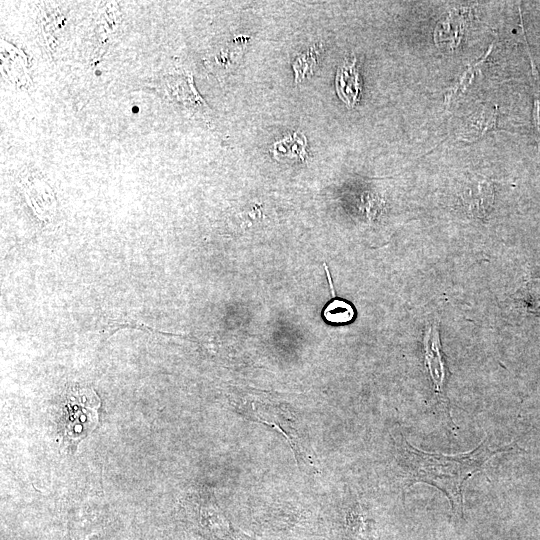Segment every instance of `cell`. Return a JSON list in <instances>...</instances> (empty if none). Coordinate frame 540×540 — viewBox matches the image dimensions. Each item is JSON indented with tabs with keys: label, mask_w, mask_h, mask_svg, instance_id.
Returning a JSON list of instances; mask_svg holds the SVG:
<instances>
[{
	"label": "cell",
	"mask_w": 540,
	"mask_h": 540,
	"mask_svg": "<svg viewBox=\"0 0 540 540\" xmlns=\"http://www.w3.org/2000/svg\"><path fill=\"white\" fill-rule=\"evenodd\" d=\"M486 440L471 451L446 455L419 450L402 439V464L408 485L426 483L441 490L455 513L462 515L465 482L478 473L496 454Z\"/></svg>",
	"instance_id": "obj_1"
},
{
	"label": "cell",
	"mask_w": 540,
	"mask_h": 540,
	"mask_svg": "<svg viewBox=\"0 0 540 540\" xmlns=\"http://www.w3.org/2000/svg\"><path fill=\"white\" fill-rule=\"evenodd\" d=\"M100 399L93 390L71 392L65 407V430L75 443L86 437L97 425Z\"/></svg>",
	"instance_id": "obj_2"
},
{
	"label": "cell",
	"mask_w": 540,
	"mask_h": 540,
	"mask_svg": "<svg viewBox=\"0 0 540 540\" xmlns=\"http://www.w3.org/2000/svg\"><path fill=\"white\" fill-rule=\"evenodd\" d=\"M423 363L428 370L433 390L437 393L446 414L453 425L450 416L449 403L444 395V389L448 382L449 370L442 352L440 333L437 324H431L423 336Z\"/></svg>",
	"instance_id": "obj_3"
},
{
	"label": "cell",
	"mask_w": 540,
	"mask_h": 540,
	"mask_svg": "<svg viewBox=\"0 0 540 540\" xmlns=\"http://www.w3.org/2000/svg\"><path fill=\"white\" fill-rule=\"evenodd\" d=\"M460 199L471 216L485 217L493 204V186L486 178L472 177L462 184Z\"/></svg>",
	"instance_id": "obj_4"
},
{
	"label": "cell",
	"mask_w": 540,
	"mask_h": 540,
	"mask_svg": "<svg viewBox=\"0 0 540 540\" xmlns=\"http://www.w3.org/2000/svg\"><path fill=\"white\" fill-rule=\"evenodd\" d=\"M356 62V57L351 62L345 60L338 67L335 79L337 94L349 107H353L358 102L361 94L359 70Z\"/></svg>",
	"instance_id": "obj_5"
},
{
	"label": "cell",
	"mask_w": 540,
	"mask_h": 540,
	"mask_svg": "<svg viewBox=\"0 0 540 540\" xmlns=\"http://www.w3.org/2000/svg\"><path fill=\"white\" fill-rule=\"evenodd\" d=\"M273 152L275 157L284 156L289 158L298 157L303 159L306 156V138L301 139L297 133H294L290 137L284 138L279 142H275L273 145Z\"/></svg>",
	"instance_id": "obj_6"
},
{
	"label": "cell",
	"mask_w": 540,
	"mask_h": 540,
	"mask_svg": "<svg viewBox=\"0 0 540 540\" xmlns=\"http://www.w3.org/2000/svg\"><path fill=\"white\" fill-rule=\"evenodd\" d=\"M352 305L345 300L334 299L325 307L323 316L326 321L334 324L350 322L354 317Z\"/></svg>",
	"instance_id": "obj_7"
},
{
	"label": "cell",
	"mask_w": 540,
	"mask_h": 540,
	"mask_svg": "<svg viewBox=\"0 0 540 540\" xmlns=\"http://www.w3.org/2000/svg\"><path fill=\"white\" fill-rule=\"evenodd\" d=\"M537 88V99L535 100V108H536V115L535 120L538 127V130L540 132V85L536 83Z\"/></svg>",
	"instance_id": "obj_8"
}]
</instances>
